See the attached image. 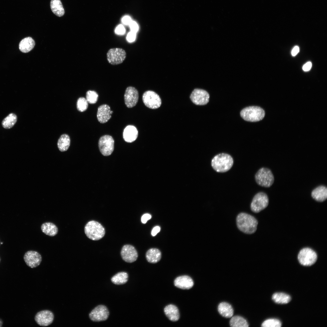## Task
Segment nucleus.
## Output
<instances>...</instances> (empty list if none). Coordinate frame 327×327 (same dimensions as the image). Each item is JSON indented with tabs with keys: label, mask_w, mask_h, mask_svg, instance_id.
<instances>
[{
	"label": "nucleus",
	"mask_w": 327,
	"mask_h": 327,
	"mask_svg": "<svg viewBox=\"0 0 327 327\" xmlns=\"http://www.w3.org/2000/svg\"><path fill=\"white\" fill-rule=\"evenodd\" d=\"M237 228L241 231L247 234H252L256 231L258 222L253 216L246 213H239L236 217Z\"/></svg>",
	"instance_id": "obj_1"
},
{
	"label": "nucleus",
	"mask_w": 327,
	"mask_h": 327,
	"mask_svg": "<svg viewBox=\"0 0 327 327\" xmlns=\"http://www.w3.org/2000/svg\"><path fill=\"white\" fill-rule=\"evenodd\" d=\"M233 164V157L226 153H220L215 156L211 162V166L216 171L224 173L229 170Z\"/></svg>",
	"instance_id": "obj_2"
},
{
	"label": "nucleus",
	"mask_w": 327,
	"mask_h": 327,
	"mask_svg": "<svg viewBox=\"0 0 327 327\" xmlns=\"http://www.w3.org/2000/svg\"><path fill=\"white\" fill-rule=\"evenodd\" d=\"M84 232L87 237L93 240H98L104 235L105 229L98 222L91 220L88 222L84 227Z\"/></svg>",
	"instance_id": "obj_3"
},
{
	"label": "nucleus",
	"mask_w": 327,
	"mask_h": 327,
	"mask_svg": "<svg viewBox=\"0 0 327 327\" xmlns=\"http://www.w3.org/2000/svg\"><path fill=\"white\" fill-rule=\"evenodd\" d=\"M241 117L245 120L249 122H257L262 120L265 115L264 111L261 107L256 106L246 107L240 112Z\"/></svg>",
	"instance_id": "obj_4"
},
{
	"label": "nucleus",
	"mask_w": 327,
	"mask_h": 327,
	"mask_svg": "<svg viewBox=\"0 0 327 327\" xmlns=\"http://www.w3.org/2000/svg\"><path fill=\"white\" fill-rule=\"evenodd\" d=\"M255 178L258 185L265 187H270L274 181L272 171L266 167H262L259 169L255 174Z\"/></svg>",
	"instance_id": "obj_5"
},
{
	"label": "nucleus",
	"mask_w": 327,
	"mask_h": 327,
	"mask_svg": "<svg viewBox=\"0 0 327 327\" xmlns=\"http://www.w3.org/2000/svg\"><path fill=\"white\" fill-rule=\"evenodd\" d=\"M269 203L267 194L263 192H259L253 199L250 204L251 210L254 213H259L267 206Z\"/></svg>",
	"instance_id": "obj_6"
},
{
	"label": "nucleus",
	"mask_w": 327,
	"mask_h": 327,
	"mask_svg": "<svg viewBox=\"0 0 327 327\" xmlns=\"http://www.w3.org/2000/svg\"><path fill=\"white\" fill-rule=\"evenodd\" d=\"M300 263L305 266H311L314 264L317 259V256L315 251L309 248H305L301 249L298 256Z\"/></svg>",
	"instance_id": "obj_7"
},
{
	"label": "nucleus",
	"mask_w": 327,
	"mask_h": 327,
	"mask_svg": "<svg viewBox=\"0 0 327 327\" xmlns=\"http://www.w3.org/2000/svg\"><path fill=\"white\" fill-rule=\"evenodd\" d=\"M114 140L111 136L106 135L101 137L98 141V147L101 153L104 156L110 155L114 150Z\"/></svg>",
	"instance_id": "obj_8"
},
{
	"label": "nucleus",
	"mask_w": 327,
	"mask_h": 327,
	"mask_svg": "<svg viewBox=\"0 0 327 327\" xmlns=\"http://www.w3.org/2000/svg\"><path fill=\"white\" fill-rule=\"evenodd\" d=\"M142 100L146 106L152 109L158 108L161 104V100L159 96L156 93L151 91H145L143 94Z\"/></svg>",
	"instance_id": "obj_9"
},
{
	"label": "nucleus",
	"mask_w": 327,
	"mask_h": 327,
	"mask_svg": "<svg viewBox=\"0 0 327 327\" xmlns=\"http://www.w3.org/2000/svg\"><path fill=\"white\" fill-rule=\"evenodd\" d=\"M107 60L112 65H117L122 63L125 59L126 54L121 48H115L109 49L107 54Z\"/></svg>",
	"instance_id": "obj_10"
},
{
	"label": "nucleus",
	"mask_w": 327,
	"mask_h": 327,
	"mask_svg": "<svg viewBox=\"0 0 327 327\" xmlns=\"http://www.w3.org/2000/svg\"><path fill=\"white\" fill-rule=\"evenodd\" d=\"M190 99L195 104L199 105L206 104L209 102L210 95L205 90L199 88L194 89L190 96Z\"/></svg>",
	"instance_id": "obj_11"
},
{
	"label": "nucleus",
	"mask_w": 327,
	"mask_h": 327,
	"mask_svg": "<svg viewBox=\"0 0 327 327\" xmlns=\"http://www.w3.org/2000/svg\"><path fill=\"white\" fill-rule=\"evenodd\" d=\"M109 315V311L107 307L104 306L100 305L95 308L89 314L91 320L95 322H99L106 320Z\"/></svg>",
	"instance_id": "obj_12"
},
{
	"label": "nucleus",
	"mask_w": 327,
	"mask_h": 327,
	"mask_svg": "<svg viewBox=\"0 0 327 327\" xmlns=\"http://www.w3.org/2000/svg\"><path fill=\"white\" fill-rule=\"evenodd\" d=\"M54 319L53 313L48 310L39 312L36 314L35 317L37 323L43 326H47L51 324L53 321Z\"/></svg>",
	"instance_id": "obj_13"
},
{
	"label": "nucleus",
	"mask_w": 327,
	"mask_h": 327,
	"mask_svg": "<svg viewBox=\"0 0 327 327\" xmlns=\"http://www.w3.org/2000/svg\"><path fill=\"white\" fill-rule=\"evenodd\" d=\"M138 97V91L135 88L130 86L126 89L124 99L127 107L131 108L135 106L137 103Z\"/></svg>",
	"instance_id": "obj_14"
},
{
	"label": "nucleus",
	"mask_w": 327,
	"mask_h": 327,
	"mask_svg": "<svg viewBox=\"0 0 327 327\" xmlns=\"http://www.w3.org/2000/svg\"><path fill=\"white\" fill-rule=\"evenodd\" d=\"M24 260L29 267L34 268L38 266L42 260L41 255L37 252L29 251L27 252L24 256Z\"/></svg>",
	"instance_id": "obj_15"
},
{
	"label": "nucleus",
	"mask_w": 327,
	"mask_h": 327,
	"mask_svg": "<svg viewBox=\"0 0 327 327\" xmlns=\"http://www.w3.org/2000/svg\"><path fill=\"white\" fill-rule=\"evenodd\" d=\"M121 255L123 260L129 263L135 261L138 257L136 250L133 246L130 245L123 246L121 251Z\"/></svg>",
	"instance_id": "obj_16"
},
{
	"label": "nucleus",
	"mask_w": 327,
	"mask_h": 327,
	"mask_svg": "<svg viewBox=\"0 0 327 327\" xmlns=\"http://www.w3.org/2000/svg\"><path fill=\"white\" fill-rule=\"evenodd\" d=\"M113 113L108 105L104 104L100 106L98 108L97 115L98 121L101 123L107 122L111 118Z\"/></svg>",
	"instance_id": "obj_17"
},
{
	"label": "nucleus",
	"mask_w": 327,
	"mask_h": 327,
	"mask_svg": "<svg viewBox=\"0 0 327 327\" xmlns=\"http://www.w3.org/2000/svg\"><path fill=\"white\" fill-rule=\"evenodd\" d=\"M174 285L176 287L183 289H189L192 288L194 282L192 279L187 276H182L177 277L174 280Z\"/></svg>",
	"instance_id": "obj_18"
},
{
	"label": "nucleus",
	"mask_w": 327,
	"mask_h": 327,
	"mask_svg": "<svg viewBox=\"0 0 327 327\" xmlns=\"http://www.w3.org/2000/svg\"><path fill=\"white\" fill-rule=\"evenodd\" d=\"M312 197L317 201L322 202L326 200L327 198V188L324 185L319 186L313 189L312 191Z\"/></svg>",
	"instance_id": "obj_19"
},
{
	"label": "nucleus",
	"mask_w": 327,
	"mask_h": 327,
	"mask_svg": "<svg viewBox=\"0 0 327 327\" xmlns=\"http://www.w3.org/2000/svg\"><path fill=\"white\" fill-rule=\"evenodd\" d=\"M138 135V130L133 125L127 126L124 130L123 137L124 140L127 142H134L137 139Z\"/></svg>",
	"instance_id": "obj_20"
},
{
	"label": "nucleus",
	"mask_w": 327,
	"mask_h": 327,
	"mask_svg": "<svg viewBox=\"0 0 327 327\" xmlns=\"http://www.w3.org/2000/svg\"><path fill=\"white\" fill-rule=\"evenodd\" d=\"M164 310L165 314L170 321L176 322L179 319V311L175 306L169 305L165 307Z\"/></svg>",
	"instance_id": "obj_21"
},
{
	"label": "nucleus",
	"mask_w": 327,
	"mask_h": 327,
	"mask_svg": "<svg viewBox=\"0 0 327 327\" xmlns=\"http://www.w3.org/2000/svg\"><path fill=\"white\" fill-rule=\"evenodd\" d=\"M35 45L34 40L30 37H27L21 41L19 44V48L22 52L27 53L33 48Z\"/></svg>",
	"instance_id": "obj_22"
},
{
	"label": "nucleus",
	"mask_w": 327,
	"mask_h": 327,
	"mask_svg": "<svg viewBox=\"0 0 327 327\" xmlns=\"http://www.w3.org/2000/svg\"><path fill=\"white\" fill-rule=\"evenodd\" d=\"M218 311L223 316L226 318L232 317L233 315V310L232 306L226 302H222L219 305Z\"/></svg>",
	"instance_id": "obj_23"
},
{
	"label": "nucleus",
	"mask_w": 327,
	"mask_h": 327,
	"mask_svg": "<svg viewBox=\"0 0 327 327\" xmlns=\"http://www.w3.org/2000/svg\"><path fill=\"white\" fill-rule=\"evenodd\" d=\"M161 254L160 251L156 248H151L148 250L146 254L147 261L149 263H156L160 259Z\"/></svg>",
	"instance_id": "obj_24"
},
{
	"label": "nucleus",
	"mask_w": 327,
	"mask_h": 327,
	"mask_svg": "<svg viewBox=\"0 0 327 327\" xmlns=\"http://www.w3.org/2000/svg\"><path fill=\"white\" fill-rule=\"evenodd\" d=\"M41 229L44 233L51 236H55L58 232L56 226L51 222H46L43 223L41 225Z\"/></svg>",
	"instance_id": "obj_25"
},
{
	"label": "nucleus",
	"mask_w": 327,
	"mask_h": 327,
	"mask_svg": "<svg viewBox=\"0 0 327 327\" xmlns=\"http://www.w3.org/2000/svg\"><path fill=\"white\" fill-rule=\"evenodd\" d=\"M50 7L52 11L56 16L60 17L64 15V9L60 0H51Z\"/></svg>",
	"instance_id": "obj_26"
},
{
	"label": "nucleus",
	"mask_w": 327,
	"mask_h": 327,
	"mask_svg": "<svg viewBox=\"0 0 327 327\" xmlns=\"http://www.w3.org/2000/svg\"><path fill=\"white\" fill-rule=\"evenodd\" d=\"M70 139L67 134H64L61 136L57 143L58 147L61 152L67 150L70 147Z\"/></svg>",
	"instance_id": "obj_27"
},
{
	"label": "nucleus",
	"mask_w": 327,
	"mask_h": 327,
	"mask_svg": "<svg viewBox=\"0 0 327 327\" xmlns=\"http://www.w3.org/2000/svg\"><path fill=\"white\" fill-rule=\"evenodd\" d=\"M272 300L276 303L279 304H285L289 303L291 300L290 296L282 292H277L272 296Z\"/></svg>",
	"instance_id": "obj_28"
},
{
	"label": "nucleus",
	"mask_w": 327,
	"mask_h": 327,
	"mask_svg": "<svg viewBox=\"0 0 327 327\" xmlns=\"http://www.w3.org/2000/svg\"><path fill=\"white\" fill-rule=\"evenodd\" d=\"M17 120V117L15 114H9L2 120V127L6 129H10L13 127Z\"/></svg>",
	"instance_id": "obj_29"
},
{
	"label": "nucleus",
	"mask_w": 327,
	"mask_h": 327,
	"mask_svg": "<svg viewBox=\"0 0 327 327\" xmlns=\"http://www.w3.org/2000/svg\"><path fill=\"white\" fill-rule=\"evenodd\" d=\"M128 277V275L127 272H120L113 276L111 278V281L115 284L122 285L127 282Z\"/></svg>",
	"instance_id": "obj_30"
},
{
	"label": "nucleus",
	"mask_w": 327,
	"mask_h": 327,
	"mask_svg": "<svg viewBox=\"0 0 327 327\" xmlns=\"http://www.w3.org/2000/svg\"><path fill=\"white\" fill-rule=\"evenodd\" d=\"M230 324V326L232 327H247L249 326L246 320L243 317L238 315L232 317Z\"/></svg>",
	"instance_id": "obj_31"
},
{
	"label": "nucleus",
	"mask_w": 327,
	"mask_h": 327,
	"mask_svg": "<svg viewBox=\"0 0 327 327\" xmlns=\"http://www.w3.org/2000/svg\"><path fill=\"white\" fill-rule=\"evenodd\" d=\"M281 323L278 319H270L265 320L262 323L263 327H280Z\"/></svg>",
	"instance_id": "obj_32"
},
{
	"label": "nucleus",
	"mask_w": 327,
	"mask_h": 327,
	"mask_svg": "<svg viewBox=\"0 0 327 327\" xmlns=\"http://www.w3.org/2000/svg\"><path fill=\"white\" fill-rule=\"evenodd\" d=\"M88 102L86 98L84 97L79 98L77 103V107L78 110L80 112L85 111L88 108Z\"/></svg>",
	"instance_id": "obj_33"
},
{
	"label": "nucleus",
	"mask_w": 327,
	"mask_h": 327,
	"mask_svg": "<svg viewBox=\"0 0 327 327\" xmlns=\"http://www.w3.org/2000/svg\"><path fill=\"white\" fill-rule=\"evenodd\" d=\"M98 97L97 93L94 91H88L86 94V99L90 104L95 103L97 101Z\"/></svg>",
	"instance_id": "obj_34"
},
{
	"label": "nucleus",
	"mask_w": 327,
	"mask_h": 327,
	"mask_svg": "<svg viewBox=\"0 0 327 327\" xmlns=\"http://www.w3.org/2000/svg\"><path fill=\"white\" fill-rule=\"evenodd\" d=\"M115 32L117 35H123L125 33V29L123 25H119L116 27Z\"/></svg>",
	"instance_id": "obj_35"
},
{
	"label": "nucleus",
	"mask_w": 327,
	"mask_h": 327,
	"mask_svg": "<svg viewBox=\"0 0 327 327\" xmlns=\"http://www.w3.org/2000/svg\"><path fill=\"white\" fill-rule=\"evenodd\" d=\"M131 31L136 33L139 29L137 24L135 21H132L129 25Z\"/></svg>",
	"instance_id": "obj_36"
},
{
	"label": "nucleus",
	"mask_w": 327,
	"mask_h": 327,
	"mask_svg": "<svg viewBox=\"0 0 327 327\" xmlns=\"http://www.w3.org/2000/svg\"><path fill=\"white\" fill-rule=\"evenodd\" d=\"M136 38V33L131 31L128 33L126 39L129 42H132L135 40Z\"/></svg>",
	"instance_id": "obj_37"
},
{
	"label": "nucleus",
	"mask_w": 327,
	"mask_h": 327,
	"mask_svg": "<svg viewBox=\"0 0 327 327\" xmlns=\"http://www.w3.org/2000/svg\"><path fill=\"white\" fill-rule=\"evenodd\" d=\"M121 21L123 24L127 25H129L132 20L130 16H125L122 18Z\"/></svg>",
	"instance_id": "obj_38"
},
{
	"label": "nucleus",
	"mask_w": 327,
	"mask_h": 327,
	"mask_svg": "<svg viewBox=\"0 0 327 327\" xmlns=\"http://www.w3.org/2000/svg\"><path fill=\"white\" fill-rule=\"evenodd\" d=\"M151 217L150 215L146 213L144 214L142 216L141 221L143 223H145L147 220L150 219Z\"/></svg>",
	"instance_id": "obj_39"
},
{
	"label": "nucleus",
	"mask_w": 327,
	"mask_h": 327,
	"mask_svg": "<svg viewBox=\"0 0 327 327\" xmlns=\"http://www.w3.org/2000/svg\"><path fill=\"white\" fill-rule=\"evenodd\" d=\"M312 64L311 62L309 61L304 64L302 67V69L305 71H309L311 68Z\"/></svg>",
	"instance_id": "obj_40"
},
{
	"label": "nucleus",
	"mask_w": 327,
	"mask_h": 327,
	"mask_svg": "<svg viewBox=\"0 0 327 327\" xmlns=\"http://www.w3.org/2000/svg\"><path fill=\"white\" fill-rule=\"evenodd\" d=\"M160 227L159 226H156L152 229L151 232V234L152 236H154L160 231Z\"/></svg>",
	"instance_id": "obj_41"
},
{
	"label": "nucleus",
	"mask_w": 327,
	"mask_h": 327,
	"mask_svg": "<svg viewBox=\"0 0 327 327\" xmlns=\"http://www.w3.org/2000/svg\"><path fill=\"white\" fill-rule=\"evenodd\" d=\"M299 48L297 46H295L293 48L292 52L291 54L292 56H296L299 51Z\"/></svg>",
	"instance_id": "obj_42"
},
{
	"label": "nucleus",
	"mask_w": 327,
	"mask_h": 327,
	"mask_svg": "<svg viewBox=\"0 0 327 327\" xmlns=\"http://www.w3.org/2000/svg\"><path fill=\"white\" fill-rule=\"evenodd\" d=\"M2 324H3V321L1 319H0V327H1L2 326Z\"/></svg>",
	"instance_id": "obj_43"
},
{
	"label": "nucleus",
	"mask_w": 327,
	"mask_h": 327,
	"mask_svg": "<svg viewBox=\"0 0 327 327\" xmlns=\"http://www.w3.org/2000/svg\"></svg>",
	"instance_id": "obj_44"
},
{
	"label": "nucleus",
	"mask_w": 327,
	"mask_h": 327,
	"mask_svg": "<svg viewBox=\"0 0 327 327\" xmlns=\"http://www.w3.org/2000/svg\"></svg>",
	"instance_id": "obj_45"
}]
</instances>
